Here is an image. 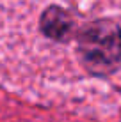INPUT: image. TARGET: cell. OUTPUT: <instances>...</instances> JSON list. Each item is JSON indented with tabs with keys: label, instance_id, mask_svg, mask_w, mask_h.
Wrapping results in <instances>:
<instances>
[{
	"label": "cell",
	"instance_id": "6da1fadb",
	"mask_svg": "<svg viewBox=\"0 0 121 122\" xmlns=\"http://www.w3.org/2000/svg\"><path fill=\"white\" fill-rule=\"evenodd\" d=\"M45 44H73L80 67L93 76H110L121 67V25L112 18H93L78 25L75 14Z\"/></svg>",
	"mask_w": 121,
	"mask_h": 122
}]
</instances>
